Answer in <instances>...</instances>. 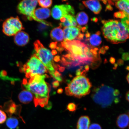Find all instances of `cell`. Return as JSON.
<instances>
[{
    "label": "cell",
    "mask_w": 129,
    "mask_h": 129,
    "mask_svg": "<svg viewBox=\"0 0 129 129\" xmlns=\"http://www.w3.org/2000/svg\"><path fill=\"white\" fill-rule=\"evenodd\" d=\"M120 91L112 87L102 84L93 90L91 97L95 103L103 108L109 107L120 101Z\"/></svg>",
    "instance_id": "4"
},
{
    "label": "cell",
    "mask_w": 129,
    "mask_h": 129,
    "mask_svg": "<svg viewBox=\"0 0 129 129\" xmlns=\"http://www.w3.org/2000/svg\"><path fill=\"white\" fill-rule=\"evenodd\" d=\"M38 2L40 6L41 7L46 8L50 7L52 5V1L51 0H49V1L46 0V1H38Z\"/></svg>",
    "instance_id": "25"
},
{
    "label": "cell",
    "mask_w": 129,
    "mask_h": 129,
    "mask_svg": "<svg viewBox=\"0 0 129 129\" xmlns=\"http://www.w3.org/2000/svg\"><path fill=\"white\" fill-rule=\"evenodd\" d=\"M34 45L35 55L44 64L51 76L57 80L60 76V74L55 71L52 53L49 50L45 48L39 40L35 41Z\"/></svg>",
    "instance_id": "6"
},
{
    "label": "cell",
    "mask_w": 129,
    "mask_h": 129,
    "mask_svg": "<svg viewBox=\"0 0 129 129\" xmlns=\"http://www.w3.org/2000/svg\"><path fill=\"white\" fill-rule=\"evenodd\" d=\"M102 30L105 38L114 44L125 42L129 39V25L121 21L110 20L102 21Z\"/></svg>",
    "instance_id": "3"
},
{
    "label": "cell",
    "mask_w": 129,
    "mask_h": 129,
    "mask_svg": "<svg viewBox=\"0 0 129 129\" xmlns=\"http://www.w3.org/2000/svg\"><path fill=\"white\" fill-rule=\"evenodd\" d=\"M106 50L105 49L104 46L99 51V54H104L106 52Z\"/></svg>",
    "instance_id": "32"
},
{
    "label": "cell",
    "mask_w": 129,
    "mask_h": 129,
    "mask_svg": "<svg viewBox=\"0 0 129 129\" xmlns=\"http://www.w3.org/2000/svg\"><path fill=\"white\" fill-rule=\"evenodd\" d=\"M51 43L50 45V47L51 49H54V48H55L56 47V43Z\"/></svg>",
    "instance_id": "35"
},
{
    "label": "cell",
    "mask_w": 129,
    "mask_h": 129,
    "mask_svg": "<svg viewBox=\"0 0 129 129\" xmlns=\"http://www.w3.org/2000/svg\"><path fill=\"white\" fill-rule=\"evenodd\" d=\"M20 102L23 104H28L34 100L33 95L30 92L26 90L21 91L18 95Z\"/></svg>",
    "instance_id": "17"
},
{
    "label": "cell",
    "mask_w": 129,
    "mask_h": 129,
    "mask_svg": "<svg viewBox=\"0 0 129 129\" xmlns=\"http://www.w3.org/2000/svg\"><path fill=\"white\" fill-rule=\"evenodd\" d=\"M75 11L73 7L69 5H56L53 8L51 15L54 19L60 20L68 15H74Z\"/></svg>",
    "instance_id": "11"
},
{
    "label": "cell",
    "mask_w": 129,
    "mask_h": 129,
    "mask_svg": "<svg viewBox=\"0 0 129 129\" xmlns=\"http://www.w3.org/2000/svg\"><path fill=\"white\" fill-rule=\"evenodd\" d=\"M110 62L111 63L114 64L115 63V58L113 57H111L110 59Z\"/></svg>",
    "instance_id": "37"
},
{
    "label": "cell",
    "mask_w": 129,
    "mask_h": 129,
    "mask_svg": "<svg viewBox=\"0 0 129 129\" xmlns=\"http://www.w3.org/2000/svg\"><path fill=\"white\" fill-rule=\"evenodd\" d=\"M2 108L5 112L7 113L10 117L15 114L18 115L19 117L22 118L20 115L21 107L20 106L16 105L12 100L9 101L5 103Z\"/></svg>",
    "instance_id": "12"
},
{
    "label": "cell",
    "mask_w": 129,
    "mask_h": 129,
    "mask_svg": "<svg viewBox=\"0 0 129 129\" xmlns=\"http://www.w3.org/2000/svg\"><path fill=\"white\" fill-rule=\"evenodd\" d=\"M59 26L53 29L50 33V36L52 39L57 41H63L64 40V33L63 30Z\"/></svg>",
    "instance_id": "18"
},
{
    "label": "cell",
    "mask_w": 129,
    "mask_h": 129,
    "mask_svg": "<svg viewBox=\"0 0 129 129\" xmlns=\"http://www.w3.org/2000/svg\"><path fill=\"white\" fill-rule=\"evenodd\" d=\"M124 50L122 49V48H120V49H119V52L120 53V54H122Z\"/></svg>",
    "instance_id": "40"
},
{
    "label": "cell",
    "mask_w": 129,
    "mask_h": 129,
    "mask_svg": "<svg viewBox=\"0 0 129 129\" xmlns=\"http://www.w3.org/2000/svg\"><path fill=\"white\" fill-rule=\"evenodd\" d=\"M67 109L71 112H73V111L76 110V105L73 103H70L68 106Z\"/></svg>",
    "instance_id": "28"
},
{
    "label": "cell",
    "mask_w": 129,
    "mask_h": 129,
    "mask_svg": "<svg viewBox=\"0 0 129 129\" xmlns=\"http://www.w3.org/2000/svg\"><path fill=\"white\" fill-rule=\"evenodd\" d=\"M29 37L26 32L21 31L14 35V42L17 46H25L28 43Z\"/></svg>",
    "instance_id": "13"
},
{
    "label": "cell",
    "mask_w": 129,
    "mask_h": 129,
    "mask_svg": "<svg viewBox=\"0 0 129 129\" xmlns=\"http://www.w3.org/2000/svg\"></svg>",
    "instance_id": "44"
},
{
    "label": "cell",
    "mask_w": 129,
    "mask_h": 129,
    "mask_svg": "<svg viewBox=\"0 0 129 129\" xmlns=\"http://www.w3.org/2000/svg\"><path fill=\"white\" fill-rule=\"evenodd\" d=\"M34 15L37 19L42 20L50 17L51 11L49 9L46 8H39L35 11Z\"/></svg>",
    "instance_id": "16"
},
{
    "label": "cell",
    "mask_w": 129,
    "mask_h": 129,
    "mask_svg": "<svg viewBox=\"0 0 129 129\" xmlns=\"http://www.w3.org/2000/svg\"><path fill=\"white\" fill-rule=\"evenodd\" d=\"M19 124V121L15 117H10L6 121V125L9 129H17Z\"/></svg>",
    "instance_id": "24"
},
{
    "label": "cell",
    "mask_w": 129,
    "mask_h": 129,
    "mask_svg": "<svg viewBox=\"0 0 129 129\" xmlns=\"http://www.w3.org/2000/svg\"><path fill=\"white\" fill-rule=\"evenodd\" d=\"M85 7L88 8L95 14L100 13L102 10V6L98 1H83Z\"/></svg>",
    "instance_id": "14"
},
{
    "label": "cell",
    "mask_w": 129,
    "mask_h": 129,
    "mask_svg": "<svg viewBox=\"0 0 129 129\" xmlns=\"http://www.w3.org/2000/svg\"><path fill=\"white\" fill-rule=\"evenodd\" d=\"M47 77L46 74L35 76L28 80L26 79L23 80L24 88L33 95L35 107L40 106L44 107L48 105L50 88L49 84L45 80Z\"/></svg>",
    "instance_id": "2"
},
{
    "label": "cell",
    "mask_w": 129,
    "mask_h": 129,
    "mask_svg": "<svg viewBox=\"0 0 129 129\" xmlns=\"http://www.w3.org/2000/svg\"><path fill=\"white\" fill-rule=\"evenodd\" d=\"M117 126L121 129H124L128 126L129 123V117L125 114H120L116 120Z\"/></svg>",
    "instance_id": "20"
},
{
    "label": "cell",
    "mask_w": 129,
    "mask_h": 129,
    "mask_svg": "<svg viewBox=\"0 0 129 129\" xmlns=\"http://www.w3.org/2000/svg\"><path fill=\"white\" fill-rule=\"evenodd\" d=\"M86 27H82L80 26L76 27H64L63 31L64 33V41H72L76 39H83L84 34L81 32L84 33L86 31Z\"/></svg>",
    "instance_id": "10"
},
{
    "label": "cell",
    "mask_w": 129,
    "mask_h": 129,
    "mask_svg": "<svg viewBox=\"0 0 129 129\" xmlns=\"http://www.w3.org/2000/svg\"><path fill=\"white\" fill-rule=\"evenodd\" d=\"M90 122V118L88 116H82L77 121V129H89Z\"/></svg>",
    "instance_id": "21"
},
{
    "label": "cell",
    "mask_w": 129,
    "mask_h": 129,
    "mask_svg": "<svg viewBox=\"0 0 129 129\" xmlns=\"http://www.w3.org/2000/svg\"><path fill=\"white\" fill-rule=\"evenodd\" d=\"M92 20L93 22H97L98 21V19L96 18H93L92 19Z\"/></svg>",
    "instance_id": "39"
},
{
    "label": "cell",
    "mask_w": 129,
    "mask_h": 129,
    "mask_svg": "<svg viewBox=\"0 0 129 129\" xmlns=\"http://www.w3.org/2000/svg\"><path fill=\"white\" fill-rule=\"evenodd\" d=\"M122 59L125 61L129 60V54L128 53L125 52L123 53L122 55Z\"/></svg>",
    "instance_id": "30"
},
{
    "label": "cell",
    "mask_w": 129,
    "mask_h": 129,
    "mask_svg": "<svg viewBox=\"0 0 129 129\" xmlns=\"http://www.w3.org/2000/svg\"><path fill=\"white\" fill-rule=\"evenodd\" d=\"M88 18L87 15L85 12L79 13L76 16L77 23L79 25L82 26L86 25L88 22Z\"/></svg>",
    "instance_id": "23"
},
{
    "label": "cell",
    "mask_w": 129,
    "mask_h": 129,
    "mask_svg": "<svg viewBox=\"0 0 129 129\" xmlns=\"http://www.w3.org/2000/svg\"><path fill=\"white\" fill-rule=\"evenodd\" d=\"M7 119V116L4 111L0 109V124L4 123Z\"/></svg>",
    "instance_id": "26"
},
{
    "label": "cell",
    "mask_w": 129,
    "mask_h": 129,
    "mask_svg": "<svg viewBox=\"0 0 129 129\" xmlns=\"http://www.w3.org/2000/svg\"><path fill=\"white\" fill-rule=\"evenodd\" d=\"M106 10L112 11L113 10V8L110 5H107L106 8Z\"/></svg>",
    "instance_id": "34"
},
{
    "label": "cell",
    "mask_w": 129,
    "mask_h": 129,
    "mask_svg": "<svg viewBox=\"0 0 129 129\" xmlns=\"http://www.w3.org/2000/svg\"><path fill=\"white\" fill-rule=\"evenodd\" d=\"M124 64V61L122 59H119L117 61V64L120 66L123 65Z\"/></svg>",
    "instance_id": "33"
},
{
    "label": "cell",
    "mask_w": 129,
    "mask_h": 129,
    "mask_svg": "<svg viewBox=\"0 0 129 129\" xmlns=\"http://www.w3.org/2000/svg\"><path fill=\"white\" fill-rule=\"evenodd\" d=\"M38 2V1L27 0L21 1L17 6L18 11L20 13L26 16L29 20L33 19L39 23L45 24L48 26H52L50 22L44 20H39L35 17L34 13Z\"/></svg>",
    "instance_id": "8"
},
{
    "label": "cell",
    "mask_w": 129,
    "mask_h": 129,
    "mask_svg": "<svg viewBox=\"0 0 129 129\" xmlns=\"http://www.w3.org/2000/svg\"><path fill=\"white\" fill-rule=\"evenodd\" d=\"M92 84L85 75L77 76L69 82L65 88L66 94L80 98L89 94Z\"/></svg>",
    "instance_id": "5"
},
{
    "label": "cell",
    "mask_w": 129,
    "mask_h": 129,
    "mask_svg": "<svg viewBox=\"0 0 129 129\" xmlns=\"http://www.w3.org/2000/svg\"><path fill=\"white\" fill-rule=\"evenodd\" d=\"M103 1V3H104L105 4H107V2H108L107 1Z\"/></svg>",
    "instance_id": "43"
},
{
    "label": "cell",
    "mask_w": 129,
    "mask_h": 129,
    "mask_svg": "<svg viewBox=\"0 0 129 129\" xmlns=\"http://www.w3.org/2000/svg\"><path fill=\"white\" fill-rule=\"evenodd\" d=\"M114 17L116 18L122 19L126 17L125 14L122 11H119L114 13Z\"/></svg>",
    "instance_id": "27"
},
{
    "label": "cell",
    "mask_w": 129,
    "mask_h": 129,
    "mask_svg": "<svg viewBox=\"0 0 129 129\" xmlns=\"http://www.w3.org/2000/svg\"></svg>",
    "instance_id": "46"
},
{
    "label": "cell",
    "mask_w": 129,
    "mask_h": 129,
    "mask_svg": "<svg viewBox=\"0 0 129 129\" xmlns=\"http://www.w3.org/2000/svg\"><path fill=\"white\" fill-rule=\"evenodd\" d=\"M7 75V73L6 71L3 70L0 72V78L4 79L6 77Z\"/></svg>",
    "instance_id": "31"
},
{
    "label": "cell",
    "mask_w": 129,
    "mask_h": 129,
    "mask_svg": "<svg viewBox=\"0 0 129 129\" xmlns=\"http://www.w3.org/2000/svg\"><path fill=\"white\" fill-rule=\"evenodd\" d=\"M126 80L127 81H128V83L129 84V73L127 76Z\"/></svg>",
    "instance_id": "41"
},
{
    "label": "cell",
    "mask_w": 129,
    "mask_h": 129,
    "mask_svg": "<svg viewBox=\"0 0 129 129\" xmlns=\"http://www.w3.org/2000/svg\"><path fill=\"white\" fill-rule=\"evenodd\" d=\"M126 99L129 103V91L127 92L125 96Z\"/></svg>",
    "instance_id": "38"
},
{
    "label": "cell",
    "mask_w": 129,
    "mask_h": 129,
    "mask_svg": "<svg viewBox=\"0 0 129 129\" xmlns=\"http://www.w3.org/2000/svg\"><path fill=\"white\" fill-rule=\"evenodd\" d=\"M129 54V53H128Z\"/></svg>",
    "instance_id": "45"
},
{
    "label": "cell",
    "mask_w": 129,
    "mask_h": 129,
    "mask_svg": "<svg viewBox=\"0 0 129 129\" xmlns=\"http://www.w3.org/2000/svg\"><path fill=\"white\" fill-rule=\"evenodd\" d=\"M117 64H114V69H117Z\"/></svg>",
    "instance_id": "42"
},
{
    "label": "cell",
    "mask_w": 129,
    "mask_h": 129,
    "mask_svg": "<svg viewBox=\"0 0 129 129\" xmlns=\"http://www.w3.org/2000/svg\"><path fill=\"white\" fill-rule=\"evenodd\" d=\"M53 87L54 88L57 87L59 85L58 82L57 81L54 82L53 84Z\"/></svg>",
    "instance_id": "36"
},
{
    "label": "cell",
    "mask_w": 129,
    "mask_h": 129,
    "mask_svg": "<svg viewBox=\"0 0 129 129\" xmlns=\"http://www.w3.org/2000/svg\"><path fill=\"white\" fill-rule=\"evenodd\" d=\"M116 7L125 14L126 17L129 18V0L116 1Z\"/></svg>",
    "instance_id": "19"
},
{
    "label": "cell",
    "mask_w": 129,
    "mask_h": 129,
    "mask_svg": "<svg viewBox=\"0 0 129 129\" xmlns=\"http://www.w3.org/2000/svg\"><path fill=\"white\" fill-rule=\"evenodd\" d=\"M89 129H102V128L99 124L93 123L90 125Z\"/></svg>",
    "instance_id": "29"
},
{
    "label": "cell",
    "mask_w": 129,
    "mask_h": 129,
    "mask_svg": "<svg viewBox=\"0 0 129 129\" xmlns=\"http://www.w3.org/2000/svg\"><path fill=\"white\" fill-rule=\"evenodd\" d=\"M60 20L62 22L59 24V26L61 27H76L77 26V21L74 15H67Z\"/></svg>",
    "instance_id": "15"
},
{
    "label": "cell",
    "mask_w": 129,
    "mask_h": 129,
    "mask_svg": "<svg viewBox=\"0 0 129 129\" xmlns=\"http://www.w3.org/2000/svg\"><path fill=\"white\" fill-rule=\"evenodd\" d=\"M23 28L18 17H9L6 19L3 24V32L8 36H14Z\"/></svg>",
    "instance_id": "9"
},
{
    "label": "cell",
    "mask_w": 129,
    "mask_h": 129,
    "mask_svg": "<svg viewBox=\"0 0 129 129\" xmlns=\"http://www.w3.org/2000/svg\"><path fill=\"white\" fill-rule=\"evenodd\" d=\"M100 32L98 31L95 34L92 35L87 39L89 42L90 46L93 47L99 46L101 44L102 41L101 37L100 36Z\"/></svg>",
    "instance_id": "22"
},
{
    "label": "cell",
    "mask_w": 129,
    "mask_h": 129,
    "mask_svg": "<svg viewBox=\"0 0 129 129\" xmlns=\"http://www.w3.org/2000/svg\"><path fill=\"white\" fill-rule=\"evenodd\" d=\"M67 51V54L62 58V63L69 67L88 65L93 69L97 68L101 63L97 48H93L78 40L64 41L60 46Z\"/></svg>",
    "instance_id": "1"
},
{
    "label": "cell",
    "mask_w": 129,
    "mask_h": 129,
    "mask_svg": "<svg viewBox=\"0 0 129 129\" xmlns=\"http://www.w3.org/2000/svg\"><path fill=\"white\" fill-rule=\"evenodd\" d=\"M21 70L25 73L28 79L36 75H45L47 72L44 64L35 54L23 65Z\"/></svg>",
    "instance_id": "7"
}]
</instances>
